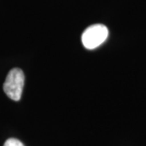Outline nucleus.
I'll list each match as a JSON object with an SVG mask.
<instances>
[{
	"label": "nucleus",
	"instance_id": "nucleus-2",
	"mask_svg": "<svg viewBox=\"0 0 146 146\" xmlns=\"http://www.w3.org/2000/svg\"><path fill=\"white\" fill-rule=\"evenodd\" d=\"M108 34V29L104 25H93L84 31L81 41L86 49L94 50L101 46L107 39Z\"/></svg>",
	"mask_w": 146,
	"mask_h": 146
},
{
	"label": "nucleus",
	"instance_id": "nucleus-1",
	"mask_svg": "<svg viewBox=\"0 0 146 146\" xmlns=\"http://www.w3.org/2000/svg\"><path fill=\"white\" fill-rule=\"evenodd\" d=\"M25 84V75L20 68H13L8 72L3 84V90L7 96L13 101L21 98Z\"/></svg>",
	"mask_w": 146,
	"mask_h": 146
},
{
	"label": "nucleus",
	"instance_id": "nucleus-3",
	"mask_svg": "<svg viewBox=\"0 0 146 146\" xmlns=\"http://www.w3.org/2000/svg\"><path fill=\"white\" fill-rule=\"evenodd\" d=\"M3 146H25L23 143L16 138H10L7 140Z\"/></svg>",
	"mask_w": 146,
	"mask_h": 146
}]
</instances>
